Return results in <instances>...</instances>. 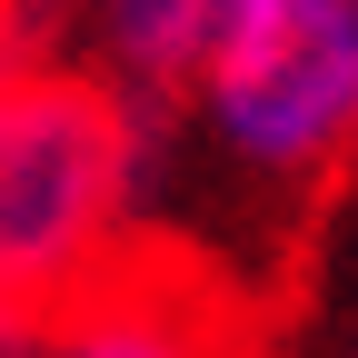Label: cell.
<instances>
[{
    "label": "cell",
    "instance_id": "obj_1",
    "mask_svg": "<svg viewBox=\"0 0 358 358\" xmlns=\"http://www.w3.org/2000/svg\"><path fill=\"white\" fill-rule=\"evenodd\" d=\"M159 100H129L110 70L30 60L0 80V308H60L150 239V189L169 150Z\"/></svg>",
    "mask_w": 358,
    "mask_h": 358
},
{
    "label": "cell",
    "instance_id": "obj_2",
    "mask_svg": "<svg viewBox=\"0 0 358 358\" xmlns=\"http://www.w3.org/2000/svg\"><path fill=\"white\" fill-rule=\"evenodd\" d=\"M179 110L259 189H329L358 159V0H249Z\"/></svg>",
    "mask_w": 358,
    "mask_h": 358
},
{
    "label": "cell",
    "instance_id": "obj_3",
    "mask_svg": "<svg viewBox=\"0 0 358 358\" xmlns=\"http://www.w3.org/2000/svg\"><path fill=\"white\" fill-rule=\"evenodd\" d=\"M30 358H259V308L179 239H129L90 289L40 308Z\"/></svg>",
    "mask_w": 358,
    "mask_h": 358
},
{
    "label": "cell",
    "instance_id": "obj_4",
    "mask_svg": "<svg viewBox=\"0 0 358 358\" xmlns=\"http://www.w3.org/2000/svg\"><path fill=\"white\" fill-rule=\"evenodd\" d=\"M249 0H90V40H100V70L129 100L179 110L189 80L219 60V40L239 30Z\"/></svg>",
    "mask_w": 358,
    "mask_h": 358
},
{
    "label": "cell",
    "instance_id": "obj_5",
    "mask_svg": "<svg viewBox=\"0 0 358 358\" xmlns=\"http://www.w3.org/2000/svg\"><path fill=\"white\" fill-rule=\"evenodd\" d=\"M30 60H50V50H40V10H30V0H0V80L30 70Z\"/></svg>",
    "mask_w": 358,
    "mask_h": 358
},
{
    "label": "cell",
    "instance_id": "obj_6",
    "mask_svg": "<svg viewBox=\"0 0 358 358\" xmlns=\"http://www.w3.org/2000/svg\"><path fill=\"white\" fill-rule=\"evenodd\" d=\"M30 338H40L30 308H0V358H30Z\"/></svg>",
    "mask_w": 358,
    "mask_h": 358
},
{
    "label": "cell",
    "instance_id": "obj_7",
    "mask_svg": "<svg viewBox=\"0 0 358 358\" xmlns=\"http://www.w3.org/2000/svg\"><path fill=\"white\" fill-rule=\"evenodd\" d=\"M338 358H358V338H348V348H338Z\"/></svg>",
    "mask_w": 358,
    "mask_h": 358
}]
</instances>
